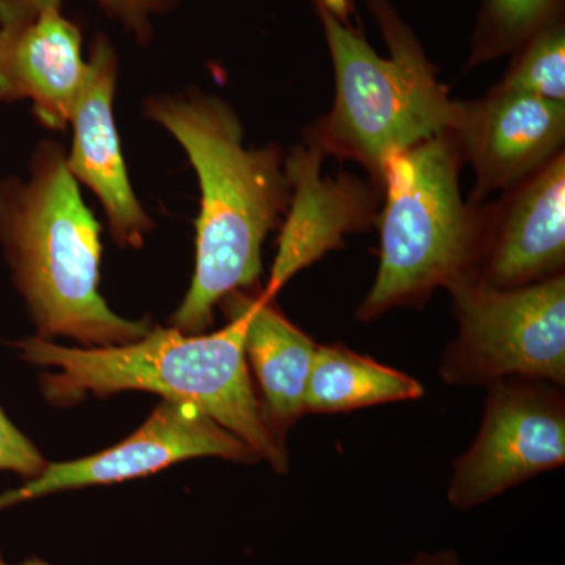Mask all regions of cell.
Wrapping results in <instances>:
<instances>
[{
	"mask_svg": "<svg viewBox=\"0 0 565 565\" xmlns=\"http://www.w3.org/2000/svg\"><path fill=\"white\" fill-rule=\"evenodd\" d=\"M494 87L565 104L564 25L553 22L527 40L503 81Z\"/></svg>",
	"mask_w": 565,
	"mask_h": 565,
	"instance_id": "cell-17",
	"label": "cell"
},
{
	"mask_svg": "<svg viewBox=\"0 0 565 565\" xmlns=\"http://www.w3.org/2000/svg\"><path fill=\"white\" fill-rule=\"evenodd\" d=\"M141 111L181 145L199 178L195 269L172 327L206 333L215 307L262 278L264 241L285 217L291 196L286 154L277 143L245 147L232 104L200 88L148 96Z\"/></svg>",
	"mask_w": 565,
	"mask_h": 565,
	"instance_id": "cell-1",
	"label": "cell"
},
{
	"mask_svg": "<svg viewBox=\"0 0 565 565\" xmlns=\"http://www.w3.org/2000/svg\"><path fill=\"white\" fill-rule=\"evenodd\" d=\"M65 0H0V25L32 20L41 11L63 9ZM103 13L118 22L139 46L156 36V22L173 13L182 0H93Z\"/></svg>",
	"mask_w": 565,
	"mask_h": 565,
	"instance_id": "cell-18",
	"label": "cell"
},
{
	"mask_svg": "<svg viewBox=\"0 0 565 565\" xmlns=\"http://www.w3.org/2000/svg\"><path fill=\"white\" fill-rule=\"evenodd\" d=\"M451 132L476 174L473 200L509 191L563 152L565 104L493 87L476 102H460Z\"/></svg>",
	"mask_w": 565,
	"mask_h": 565,
	"instance_id": "cell-11",
	"label": "cell"
},
{
	"mask_svg": "<svg viewBox=\"0 0 565 565\" xmlns=\"http://www.w3.org/2000/svg\"><path fill=\"white\" fill-rule=\"evenodd\" d=\"M87 76L84 35L62 9L0 25V102H31L43 128L70 125Z\"/></svg>",
	"mask_w": 565,
	"mask_h": 565,
	"instance_id": "cell-13",
	"label": "cell"
},
{
	"mask_svg": "<svg viewBox=\"0 0 565 565\" xmlns=\"http://www.w3.org/2000/svg\"><path fill=\"white\" fill-rule=\"evenodd\" d=\"M457 337L440 374L452 386H489L504 379L565 384V277L498 289L476 278L448 289Z\"/></svg>",
	"mask_w": 565,
	"mask_h": 565,
	"instance_id": "cell-6",
	"label": "cell"
},
{
	"mask_svg": "<svg viewBox=\"0 0 565 565\" xmlns=\"http://www.w3.org/2000/svg\"><path fill=\"white\" fill-rule=\"evenodd\" d=\"M0 565H9L6 559H3L2 553H0Z\"/></svg>",
	"mask_w": 565,
	"mask_h": 565,
	"instance_id": "cell-23",
	"label": "cell"
},
{
	"mask_svg": "<svg viewBox=\"0 0 565 565\" xmlns=\"http://www.w3.org/2000/svg\"><path fill=\"white\" fill-rule=\"evenodd\" d=\"M263 292L234 291L218 303L244 319V351L258 381L267 429L280 444L305 415V394L318 344Z\"/></svg>",
	"mask_w": 565,
	"mask_h": 565,
	"instance_id": "cell-14",
	"label": "cell"
},
{
	"mask_svg": "<svg viewBox=\"0 0 565 565\" xmlns=\"http://www.w3.org/2000/svg\"><path fill=\"white\" fill-rule=\"evenodd\" d=\"M196 457H218L245 465L262 460L250 446L199 408L163 401L121 444L71 462L47 463L24 486L0 493V511L65 490L145 478Z\"/></svg>",
	"mask_w": 565,
	"mask_h": 565,
	"instance_id": "cell-8",
	"label": "cell"
},
{
	"mask_svg": "<svg viewBox=\"0 0 565 565\" xmlns=\"http://www.w3.org/2000/svg\"><path fill=\"white\" fill-rule=\"evenodd\" d=\"M462 163L451 132L385 159V203L375 223L381 230V264L356 310L360 322L396 308L419 310L437 289L478 277L489 247L492 204L465 202Z\"/></svg>",
	"mask_w": 565,
	"mask_h": 565,
	"instance_id": "cell-4",
	"label": "cell"
},
{
	"mask_svg": "<svg viewBox=\"0 0 565 565\" xmlns=\"http://www.w3.org/2000/svg\"><path fill=\"white\" fill-rule=\"evenodd\" d=\"M87 58V81L70 120L73 143L66 166L74 180L87 185L102 203L111 239L139 250L156 222L134 191L115 120L120 58L104 33L93 40Z\"/></svg>",
	"mask_w": 565,
	"mask_h": 565,
	"instance_id": "cell-9",
	"label": "cell"
},
{
	"mask_svg": "<svg viewBox=\"0 0 565 565\" xmlns=\"http://www.w3.org/2000/svg\"><path fill=\"white\" fill-rule=\"evenodd\" d=\"M318 2L332 14L334 20L349 25V14H351V3H349V0H318Z\"/></svg>",
	"mask_w": 565,
	"mask_h": 565,
	"instance_id": "cell-21",
	"label": "cell"
},
{
	"mask_svg": "<svg viewBox=\"0 0 565 565\" xmlns=\"http://www.w3.org/2000/svg\"><path fill=\"white\" fill-rule=\"evenodd\" d=\"M397 565H460V555L452 548L433 550L416 553L411 559Z\"/></svg>",
	"mask_w": 565,
	"mask_h": 565,
	"instance_id": "cell-20",
	"label": "cell"
},
{
	"mask_svg": "<svg viewBox=\"0 0 565 565\" xmlns=\"http://www.w3.org/2000/svg\"><path fill=\"white\" fill-rule=\"evenodd\" d=\"M561 0H484L471 65L520 50L556 22Z\"/></svg>",
	"mask_w": 565,
	"mask_h": 565,
	"instance_id": "cell-16",
	"label": "cell"
},
{
	"mask_svg": "<svg viewBox=\"0 0 565 565\" xmlns=\"http://www.w3.org/2000/svg\"><path fill=\"white\" fill-rule=\"evenodd\" d=\"M422 382L341 343L318 344L307 394L305 415H337L404 403L424 396Z\"/></svg>",
	"mask_w": 565,
	"mask_h": 565,
	"instance_id": "cell-15",
	"label": "cell"
},
{
	"mask_svg": "<svg viewBox=\"0 0 565 565\" xmlns=\"http://www.w3.org/2000/svg\"><path fill=\"white\" fill-rule=\"evenodd\" d=\"M0 245L36 337L109 348L150 333L148 319L122 318L99 292L102 225L58 141L36 145L25 180H0Z\"/></svg>",
	"mask_w": 565,
	"mask_h": 565,
	"instance_id": "cell-2",
	"label": "cell"
},
{
	"mask_svg": "<svg viewBox=\"0 0 565 565\" xmlns=\"http://www.w3.org/2000/svg\"><path fill=\"white\" fill-rule=\"evenodd\" d=\"M564 151L492 204L489 247L478 278L498 289L522 288L564 274Z\"/></svg>",
	"mask_w": 565,
	"mask_h": 565,
	"instance_id": "cell-12",
	"label": "cell"
},
{
	"mask_svg": "<svg viewBox=\"0 0 565 565\" xmlns=\"http://www.w3.org/2000/svg\"><path fill=\"white\" fill-rule=\"evenodd\" d=\"M390 58H382L351 25L316 0L334 70V102L303 134L326 156L362 163L382 188V167L393 152L455 132L462 103L449 98L422 44L388 0H367Z\"/></svg>",
	"mask_w": 565,
	"mask_h": 565,
	"instance_id": "cell-5",
	"label": "cell"
},
{
	"mask_svg": "<svg viewBox=\"0 0 565 565\" xmlns=\"http://www.w3.org/2000/svg\"><path fill=\"white\" fill-rule=\"evenodd\" d=\"M322 159V152L305 141L286 156L291 196L269 282L263 291L267 299H274L286 282L327 253L344 248L348 234L367 232L377 223L381 188L351 173L326 178Z\"/></svg>",
	"mask_w": 565,
	"mask_h": 565,
	"instance_id": "cell-10",
	"label": "cell"
},
{
	"mask_svg": "<svg viewBox=\"0 0 565 565\" xmlns=\"http://www.w3.org/2000/svg\"><path fill=\"white\" fill-rule=\"evenodd\" d=\"M21 565H51L47 564L46 561L39 559V557H31V559H25Z\"/></svg>",
	"mask_w": 565,
	"mask_h": 565,
	"instance_id": "cell-22",
	"label": "cell"
},
{
	"mask_svg": "<svg viewBox=\"0 0 565 565\" xmlns=\"http://www.w3.org/2000/svg\"><path fill=\"white\" fill-rule=\"evenodd\" d=\"M46 465L39 449L0 408V471H13L31 481Z\"/></svg>",
	"mask_w": 565,
	"mask_h": 565,
	"instance_id": "cell-19",
	"label": "cell"
},
{
	"mask_svg": "<svg viewBox=\"0 0 565 565\" xmlns=\"http://www.w3.org/2000/svg\"><path fill=\"white\" fill-rule=\"evenodd\" d=\"M564 386L504 379L487 386L473 444L457 457L446 498L457 511L489 503L565 463Z\"/></svg>",
	"mask_w": 565,
	"mask_h": 565,
	"instance_id": "cell-7",
	"label": "cell"
},
{
	"mask_svg": "<svg viewBox=\"0 0 565 565\" xmlns=\"http://www.w3.org/2000/svg\"><path fill=\"white\" fill-rule=\"evenodd\" d=\"M225 316L228 323L212 333L152 327L140 340L109 348H68L39 337L17 341L14 348L33 366L55 367L41 377V393L51 404H76L88 393L161 394L199 408L285 475L288 449L264 423L244 351V319Z\"/></svg>",
	"mask_w": 565,
	"mask_h": 565,
	"instance_id": "cell-3",
	"label": "cell"
}]
</instances>
